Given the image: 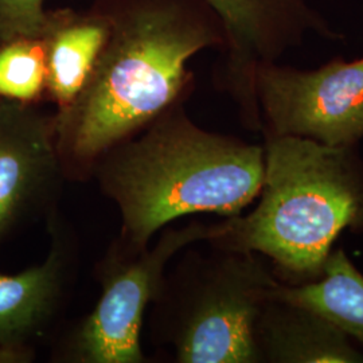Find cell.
<instances>
[{
	"label": "cell",
	"instance_id": "6da1fadb",
	"mask_svg": "<svg viewBox=\"0 0 363 363\" xmlns=\"http://www.w3.org/2000/svg\"><path fill=\"white\" fill-rule=\"evenodd\" d=\"M104 49L76 100L54 115L66 175H82L108 150L174 106L187 64L220 37L208 22L167 0L139 3L109 19Z\"/></svg>",
	"mask_w": 363,
	"mask_h": 363
},
{
	"label": "cell",
	"instance_id": "7a4b0ae2",
	"mask_svg": "<svg viewBox=\"0 0 363 363\" xmlns=\"http://www.w3.org/2000/svg\"><path fill=\"white\" fill-rule=\"evenodd\" d=\"M135 249L186 216L237 217L259 196L264 148L202 130L175 104L93 166Z\"/></svg>",
	"mask_w": 363,
	"mask_h": 363
},
{
	"label": "cell",
	"instance_id": "3957f363",
	"mask_svg": "<svg viewBox=\"0 0 363 363\" xmlns=\"http://www.w3.org/2000/svg\"><path fill=\"white\" fill-rule=\"evenodd\" d=\"M259 196L208 242L268 257L289 286L320 279L339 234L363 230V163L354 147L265 135Z\"/></svg>",
	"mask_w": 363,
	"mask_h": 363
},
{
	"label": "cell",
	"instance_id": "277c9868",
	"mask_svg": "<svg viewBox=\"0 0 363 363\" xmlns=\"http://www.w3.org/2000/svg\"><path fill=\"white\" fill-rule=\"evenodd\" d=\"M186 252L151 303L154 337L179 363H259L257 325L280 283L257 253Z\"/></svg>",
	"mask_w": 363,
	"mask_h": 363
},
{
	"label": "cell",
	"instance_id": "5b68a950",
	"mask_svg": "<svg viewBox=\"0 0 363 363\" xmlns=\"http://www.w3.org/2000/svg\"><path fill=\"white\" fill-rule=\"evenodd\" d=\"M220 233L222 222H191L163 230L152 247L135 249L118 240L108 252L100 271V298L67 343L69 361L144 362L140 343L144 315L162 286L169 261L184 247L198 241H211Z\"/></svg>",
	"mask_w": 363,
	"mask_h": 363
},
{
	"label": "cell",
	"instance_id": "8992f818",
	"mask_svg": "<svg viewBox=\"0 0 363 363\" xmlns=\"http://www.w3.org/2000/svg\"><path fill=\"white\" fill-rule=\"evenodd\" d=\"M255 89L265 135L354 147L363 139V58L312 72L261 66Z\"/></svg>",
	"mask_w": 363,
	"mask_h": 363
},
{
	"label": "cell",
	"instance_id": "52a82bcc",
	"mask_svg": "<svg viewBox=\"0 0 363 363\" xmlns=\"http://www.w3.org/2000/svg\"><path fill=\"white\" fill-rule=\"evenodd\" d=\"M217 13L228 42L226 82L249 128L262 123L255 89L256 72L310 30L333 35L307 0H205Z\"/></svg>",
	"mask_w": 363,
	"mask_h": 363
},
{
	"label": "cell",
	"instance_id": "ba28073f",
	"mask_svg": "<svg viewBox=\"0 0 363 363\" xmlns=\"http://www.w3.org/2000/svg\"><path fill=\"white\" fill-rule=\"evenodd\" d=\"M64 175L54 115L0 100V238L31 211L48 208Z\"/></svg>",
	"mask_w": 363,
	"mask_h": 363
},
{
	"label": "cell",
	"instance_id": "9c48e42d",
	"mask_svg": "<svg viewBox=\"0 0 363 363\" xmlns=\"http://www.w3.org/2000/svg\"><path fill=\"white\" fill-rule=\"evenodd\" d=\"M262 362L362 363L363 352L323 315L274 298L257 325Z\"/></svg>",
	"mask_w": 363,
	"mask_h": 363
},
{
	"label": "cell",
	"instance_id": "30bf717a",
	"mask_svg": "<svg viewBox=\"0 0 363 363\" xmlns=\"http://www.w3.org/2000/svg\"><path fill=\"white\" fill-rule=\"evenodd\" d=\"M70 267V244L57 228L42 264L0 274V345L26 347L60 307Z\"/></svg>",
	"mask_w": 363,
	"mask_h": 363
},
{
	"label": "cell",
	"instance_id": "8fae6325",
	"mask_svg": "<svg viewBox=\"0 0 363 363\" xmlns=\"http://www.w3.org/2000/svg\"><path fill=\"white\" fill-rule=\"evenodd\" d=\"M109 18H65L57 15L45 38L46 89L58 109L72 104L85 86L109 37Z\"/></svg>",
	"mask_w": 363,
	"mask_h": 363
},
{
	"label": "cell",
	"instance_id": "7c38bea8",
	"mask_svg": "<svg viewBox=\"0 0 363 363\" xmlns=\"http://www.w3.org/2000/svg\"><path fill=\"white\" fill-rule=\"evenodd\" d=\"M272 295L323 315L363 346V276L343 249L330 255L316 281L301 286L279 283Z\"/></svg>",
	"mask_w": 363,
	"mask_h": 363
},
{
	"label": "cell",
	"instance_id": "4fadbf2b",
	"mask_svg": "<svg viewBox=\"0 0 363 363\" xmlns=\"http://www.w3.org/2000/svg\"><path fill=\"white\" fill-rule=\"evenodd\" d=\"M45 39L19 38L0 45V100L33 103L46 89Z\"/></svg>",
	"mask_w": 363,
	"mask_h": 363
},
{
	"label": "cell",
	"instance_id": "5bb4252c",
	"mask_svg": "<svg viewBox=\"0 0 363 363\" xmlns=\"http://www.w3.org/2000/svg\"><path fill=\"white\" fill-rule=\"evenodd\" d=\"M45 0H0V43L13 39H45L57 15L46 13Z\"/></svg>",
	"mask_w": 363,
	"mask_h": 363
},
{
	"label": "cell",
	"instance_id": "9a60e30c",
	"mask_svg": "<svg viewBox=\"0 0 363 363\" xmlns=\"http://www.w3.org/2000/svg\"><path fill=\"white\" fill-rule=\"evenodd\" d=\"M34 359L33 351L27 347H11L0 345V363H27Z\"/></svg>",
	"mask_w": 363,
	"mask_h": 363
}]
</instances>
